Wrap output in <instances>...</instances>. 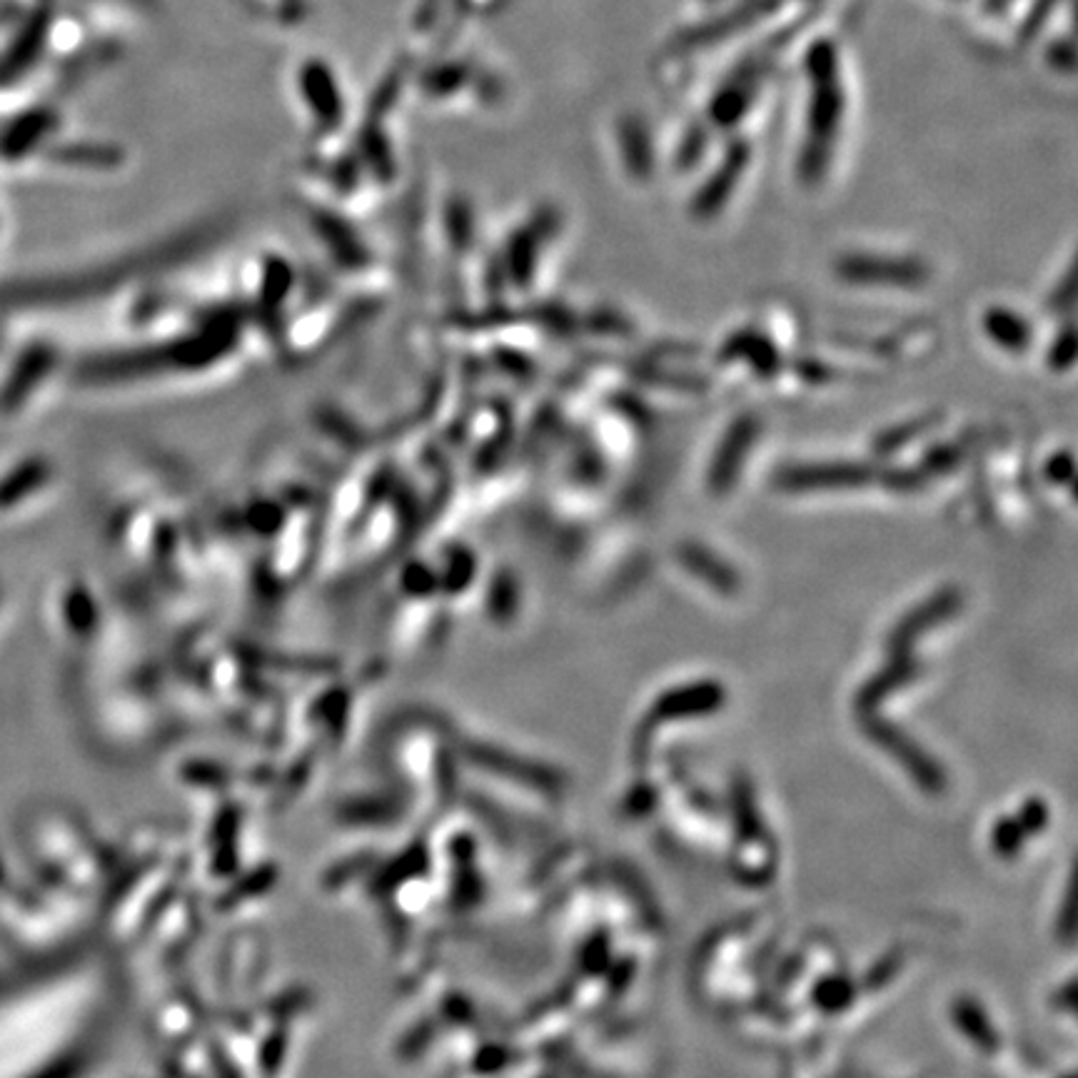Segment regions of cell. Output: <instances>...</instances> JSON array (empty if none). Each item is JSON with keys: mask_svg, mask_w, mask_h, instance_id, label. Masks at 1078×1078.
<instances>
[{"mask_svg": "<svg viewBox=\"0 0 1078 1078\" xmlns=\"http://www.w3.org/2000/svg\"><path fill=\"white\" fill-rule=\"evenodd\" d=\"M757 435H759V422L755 417H739V420L729 427L727 435L721 437V442L717 447L715 460L709 465L711 492L731 490V485L737 482L741 467L747 462L751 447L757 445Z\"/></svg>", "mask_w": 1078, "mask_h": 1078, "instance_id": "6da1fadb", "label": "cell"}, {"mask_svg": "<svg viewBox=\"0 0 1078 1078\" xmlns=\"http://www.w3.org/2000/svg\"><path fill=\"white\" fill-rule=\"evenodd\" d=\"M871 470L867 465L839 462V465H795L781 470L777 482L791 492L807 490H847V487H864L871 482Z\"/></svg>", "mask_w": 1078, "mask_h": 1078, "instance_id": "7a4b0ae2", "label": "cell"}, {"mask_svg": "<svg viewBox=\"0 0 1078 1078\" xmlns=\"http://www.w3.org/2000/svg\"><path fill=\"white\" fill-rule=\"evenodd\" d=\"M839 275L859 285H891V288H919L927 280V268L917 260L857 256L839 262Z\"/></svg>", "mask_w": 1078, "mask_h": 1078, "instance_id": "3957f363", "label": "cell"}, {"mask_svg": "<svg viewBox=\"0 0 1078 1078\" xmlns=\"http://www.w3.org/2000/svg\"><path fill=\"white\" fill-rule=\"evenodd\" d=\"M984 330L989 338L1001 345L1004 350L1021 352L1029 348L1031 342V328L1019 312H1014L1009 308H991L984 315Z\"/></svg>", "mask_w": 1078, "mask_h": 1078, "instance_id": "277c9868", "label": "cell"}, {"mask_svg": "<svg viewBox=\"0 0 1078 1078\" xmlns=\"http://www.w3.org/2000/svg\"><path fill=\"white\" fill-rule=\"evenodd\" d=\"M727 358H749L751 368L761 375H775L777 372V350L767 338L755 332H739L727 342L725 348Z\"/></svg>", "mask_w": 1078, "mask_h": 1078, "instance_id": "5b68a950", "label": "cell"}, {"mask_svg": "<svg viewBox=\"0 0 1078 1078\" xmlns=\"http://www.w3.org/2000/svg\"><path fill=\"white\" fill-rule=\"evenodd\" d=\"M681 562H685V567L691 575L705 577L707 582H711L719 589H727L729 585H735L737 579L735 572H731V567L727 562H721V557L711 555L705 547H697V545L681 547Z\"/></svg>", "mask_w": 1078, "mask_h": 1078, "instance_id": "8992f818", "label": "cell"}, {"mask_svg": "<svg viewBox=\"0 0 1078 1078\" xmlns=\"http://www.w3.org/2000/svg\"><path fill=\"white\" fill-rule=\"evenodd\" d=\"M1074 355H1076V340H1074V330L1071 328H1066L1061 338H1056L1054 342V348L1049 352V365L1054 370H1066V368H1071V362H1074Z\"/></svg>", "mask_w": 1078, "mask_h": 1078, "instance_id": "52a82bcc", "label": "cell"}]
</instances>
